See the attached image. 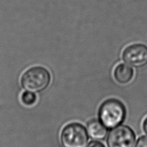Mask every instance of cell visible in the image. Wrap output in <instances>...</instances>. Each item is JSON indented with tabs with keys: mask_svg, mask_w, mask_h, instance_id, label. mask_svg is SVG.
<instances>
[{
	"mask_svg": "<svg viewBox=\"0 0 147 147\" xmlns=\"http://www.w3.org/2000/svg\"><path fill=\"white\" fill-rule=\"evenodd\" d=\"M134 147H147V136H143L139 138Z\"/></svg>",
	"mask_w": 147,
	"mask_h": 147,
	"instance_id": "9",
	"label": "cell"
},
{
	"mask_svg": "<svg viewBox=\"0 0 147 147\" xmlns=\"http://www.w3.org/2000/svg\"><path fill=\"white\" fill-rule=\"evenodd\" d=\"M87 130L80 123H70L61 130L60 139L64 147H85L88 141Z\"/></svg>",
	"mask_w": 147,
	"mask_h": 147,
	"instance_id": "3",
	"label": "cell"
},
{
	"mask_svg": "<svg viewBox=\"0 0 147 147\" xmlns=\"http://www.w3.org/2000/svg\"><path fill=\"white\" fill-rule=\"evenodd\" d=\"M127 116V109L121 101L109 98L104 101L98 110V119L107 129L122 124Z\"/></svg>",
	"mask_w": 147,
	"mask_h": 147,
	"instance_id": "1",
	"label": "cell"
},
{
	"mask_svg": "<svg viewBox=\"0 0 147 147\" xmlns=\"http://www.w3.org/2000/svg\"><path fill=\"white\" fill-rule=\"evenodd\" d=\"M136 134L127 125H121L112 128L107 136V147H134Z\"/></svg>",
	"mask_w": 147,
	"mask_h": 147,
	"instance_id": "4",
	"label": "cell"
},
{
	"mask_svg": "<svg viewBox=\"0 0 147 147\" xmlns=\"http://www.w3.org/2000/svg\"><path fill=\"white\" fill-rule=\"evenodd\" d=\"M38 100L36 94L31 92L30 91L23 92L22 95H21V101L27 107H32L34 105Z\"/></svg>",
	"mask_w": 147,
	"mask_h": 147,
	"instance_id": "8",
	"label": "cell"
},
{
	"mask_svg": "<svg viewBox=\"0 0 147 147\" xmlns=\"http://www.w3.org/2000/svg\"><path fill=\"white\" fill-rule=\"evenodd\" d=\"M122 59L125 63L134 68H143L147 65V45L133 43L123 50Z\"/></svg>",
	"mask_w": 147,
	"mask_h": 147,
	"instance_id": "5",
	"label": "cell"
},
{
	"mask_svg": "<svg viewBox=\"0 0 147 147\" xmlns=\"http://www.w3.org/2000/svg\"><path fill=\"white\" fill-rule=\"evenodd\" d=\"M142 127H143V132L147 135V116L145 118V119L143 120Z\"/></svg>",
	"mask_w": 147,
	"mask_h": 147,
	"instance_id": "11",
	"label": "cell"
},
{
	"mask_svg": "<svg viewBox=\"0 0 147 147\" xmlns=\"http://www.w3.org/2000/svg\"><path fill=\"white\" fill-rule=\"evenodd\" d=\"M88 136L94 140L102 141L107 138L108 129L98 119H91L86 125Z\"/></svg>",
	"mask_w": 147,
	"mask_h": 147,
	"instance_id": "6",
	"label": "cell"
},
{
	"mask_svg": "<svg viewBox=\"0 0 147 147\" xmlns=\"http://www.w3.org/2000/svg\"><path fill=\"white\" fill-rule=\"evenodd\" d=\"M51 81V73L46 68L41 66L30 68L23 74L21 78L22 87L34 92H40L45 90Z\"/></svg>",
	"mask_w": 147,
	"mask_h": 147,
	"instance_id": "2",
	"label": "cell"
},
{
	"mask_svg": "<svg viewBox=\"0 0 147 147\" xmlns=\"http://www.w3.org/2000/svg\"><path fill=\"white\" fill-rule=\"evenodd\" d=\"M86 147H106L104 145L103 143H102L101 142L99 141H92L89 143L88 145H86Z\"/></svg>",
	"mask_w": 147,
	"mask_h": 147,
	"instance_id": "10",
	"label": "cell"
},
{
	"mask_svg": "<svg viewBox=\"0 0 147 147\" xmlns=\"http://www.w3.org/2000/svg\"><path fill=\"white\" fill-rule=\"evenodd\" d=\"M114 78L115 80L121 85L129 83L134 76V71L130 65L120 63L115 67L114 70Z\"/></svg>",
	"mask_w": 147,
	"mask_h": 147,
	"instance_id": "7",
	"label": "cell"
}]
</instances>
